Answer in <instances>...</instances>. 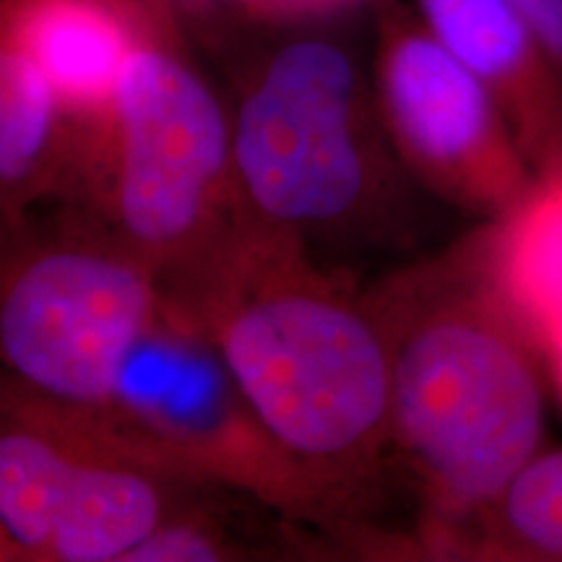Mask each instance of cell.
I'll list each match as a JSON object with an SVG mask.
<instances>
[{
  "mask_svg": "<svg viewBox=\"0 0 562 562\" xmlns=\"http://www.w3.org/2000/svg\"><path fill=\"white\" fill-rule=\"evenodd\" d=\"M531 328L492 269L409 326L391 357V417L448 516L487 510L539 453L544 389Z\"/></svg>",
  "mask_w": 562,
  "mask_h": 562,
  "instance_id": "6da1fadb",
  "label": "cell"
},
{
  "mask_svg": "<svg viewBox=\"0 0 562 562\" xmlns=\"http://www.w3.org/2000/svg\"><path fill=\"white\" fill-rule=\"evenodd\" d=\"M216 349L284 453L334 461L391 414V357L362 315L313 286L266 281L224 307Z\"/></svg>",
  "mask_w": 562,
  "mask_h": 562,
  "instance_id": "7a4b0ae2",
  "label": "cell"
},
{
  "mask_svg": "<svg viewBox=\"0 0 562 562\" xmlns=\"http://www.w3.org/2000/svg\"><path fill=\"white\" fill-rule=\"evenodd\" d=\"M364 79L355 53L326 34L279 42L237 108L232 157L269 220L328 222L360 201Z\"/></svg>",
  "mask_w": 562,
  "mask_h": 562,
  "instance_id": "3957f363",
  "label": "cell"
},
{
  "mask_svg": "<svg viewBox=\"0 0 562 562\" xmlns=\"http://www.w3.org/2000/svg\"><path fill=\"white\" fill-rule=\"evenodd\" d=\"M375 83L393 136L451 199L508 216L533 191L537 172L495 97L412 5L381 19Z\"/></svg>",
  "mask_w": 562,
  "mask_h": 562,
  "instance_id": "277c9868",
  "label": "cell"
},
{
  "mask_svg": "<svg viewBox=\"0 0 562 562\" xmlns=\"http://www.w3.org/2000/svg\"><path fill=\"white\" fill-rule=\"evenodd\" d=\"M102 117L115 136L125 229L149 248H175L199 227L232 151L214 91L146 24Z\"/></svg>",
  "mask_w": 562,
  "mask_h": 562,
  "instance_id": "5b68a950",
  "label": "cell"
},
{
  "mask_svg": "<svg viewBox=\"0 0 562 562\" xmlns=\"http://www.w3.org/2000/svg\"><path fill=\"white\" fill-rule=\"evenodd\" d=\"M157 305L121 258L58 250L24 266L0 307V347L24 383L66 404L108 406Z\"/></svg>",
  "mask_w": 562,
  "mask_h": 562,
  "instance_id": "8992f818",
  "label": "cell"
},
{
  "mask_svg": "<svg viewBox=\"0 0 562 562\" xmlns=\"http://www.w3.org/2000/svg\"><path fill=\"white\" fill-rule=\"evenodd\" d=\"M108 406L159 448L237 480H271L281 448L252 417L216 355L178 323L154 315Z\"/></svg>",
  "mask_w": 562,
  "mask_h": 562,
  "instance_id": "52a82bcc",
  "label": "cell"
},
{
  "mask_svg": "<svg viewBox=\"0 0 562 562\" xmlns=\"http://www.w3.org/2000/svg\"><path fill=\"white\" fill-rule=\"evenodd\" d=\"M422 24L480 79L533 172L562 170V68L510 0H412Z\"/></svg>",
  "mask_w": 562,
  "mask_h": 562,
  "instance_id": "ba28073f",
  "label": "cell"
},
{
  "mask_svg": "<svg viewBox=\"0 0 562 562\" xmlns=\"http://www.w3.org/2000/svg\"><path fill=\"white\" fill-rule=\"evenodd\" d=\"M146 21L131 0H5L3 37L32 55L63 110L102 117Z\"/></svg>",
  "mask_w": 562,
  "mask_h": 562,
  "instance_id": "9c48e42d",
  "label": "cell"
},
{
  "mask_svg": "<svg viewBox=\"0 0 562 562\" xmlns=\"http://www.w3.org/2000/svg\"><path fill=\"white\" fill-rule=\"evenodd\" d=\"M159 492L128 469L81 463L55 518L47 558L63 562L125 560L159 529Z\"/></svg>",
  "mask_w": 562,
  "mask_h": 562,
  "instance_id": "30bf717a",
  "label": "cell"
},
{
  "mask_svg": "<svg viewBox=\"0 0 562 562\" xmlns=\"http://www.w3.org/2000/svg\"><path fill=\"white\" fill-rule=\"evenodd\" d=\"M505 297L537 336L562 315V170L539 178L490 248Z\"/></svg>",
  "mask_w": 562,
  "mask_h": 562,
  "instance_id": "8fae6325",
  "label": "cell"
},
{
  "mask_svg": "<svg viewBox=\"0 0 562 562\" xmlns=\"http://www.w3.org/2000/svg\"><path fill=\"white\" fill-rule=\"evenodd\" d=\"M81 461L32 430H9L0 440V526L21 552H45Z\"/></svg>",
  "mask_w": 562,
  "mask_h": 562,
  "instance_id": "7c38bea8",
  "label": "cell"
},
{
  "mask_svg": "<svg viewBox=\"0 0 562 562\" xmlns=\"http://www.w3.org/2000/svg\"><path fill=\"white\" fill-rule=\"evenodd\" d=\"M63 104L53 83L16 42L0 47V175L5 186L30 178L53 138Z\"/></svg>",
  "mask_w": 562,
  "mask_h": 562,
  "instance_id": "4fadbf2b",
  "label": "cell"
},
{
  "mask_svg": "<svg viewBox=\"0 0 562 562\" xmlns=\"http://www.w3.org/2000/svg\"><path fill=\"white\" fill-rule=\"evenodd\" d=\"M220 558V550L206 533L186 529H157L140 542L125 560L136 562H211Z\"/></svg>",
  "mask_w": 562,
  "mask_h": 562,
  "instance_id": "5bb4252c",
  "label": "cell"
},
{
  "mask_svg": "<svg viewBox=\"0 0 562 562\" xmlns=\"http://www.w3.org/2000/svg\"><path fill=\"white\" fill-rule=\"evenodd\" d=\"M510 3L531 21L547 50L562 68V0H510Z\"/></svg>",
  "mask_w": 562,
  "mask_h": 562,
  "instance_id": "9a60e30c",
  "label": "cell"
},
{
  "mask_svg": "<svg viewBox=\"0 0 562 562\" xmlns=\"http://www.w3.org/2000/svg\"><path fill=\"white\" fill-rule=\"evenodd\" d=\"M539 341H542L547 351H550L554 375H558V381L562 385V315L554 323H550L542 334H539Z\"/></svg>",
  "mask_w": 562,
  "mask_h": 562,
  "instance_id": "2e32d148",
  "label": "cell"
},
{
  "mask_svg": "<svg viewBox=\"0 0 562 562\" xmlns=\"http://www.w3.org/2000/svg\"><path fill=\"white\" fill-rule=\"evenodd\" d=\"M240 3H252V5H294V9H307V5H331V3H344V0H240Z\"/></svg>",
  "mask_w": 562,
  "mask_h": 562,
  "instance_id": "e0dca14e",
  "label": "cell"
}]
</instances>
